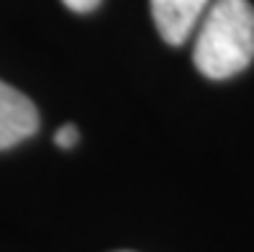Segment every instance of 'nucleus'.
I'll list each match as a JSON object with an SVG mask.
<instances>
[{"instance_id": "nucleus-2", "label": "nucleus", "mask_w": 254, "mask_h": 252, "mask_svg": "<svg viewBox=\"0 0 254 252\" xmlns=\"http://www.w3.org/2000/svg\"><path fill=\"white\" fill-rule=\"evenodd\" d=\"M159 36L167 44H183L198 28L211 0H149Z\"/></svg>"}, {"instance_id": "nucleus-1", "label": "nucleus", "mask_w": 254, "mask_h": 252, "mask_svg": "<svg viewBox=\"0 0 254 252\" xmlns=\"http://www.w3.org/2000/svg\"><path fill=\"white\" fill-rule=\"evenodd\" d=\"M254 59V5L249 0H213L198 23L192 62L211 80L239 75Z\"/></svg>"}, {"instance_id": "nucleus-5", "label": "nucleus", "mask_w": 254, "mask_h": 252, "mask_svg": "<svg viewBox=\"0 0 254 252\" xmlns=\"http://www.w3.org/2000/svg\"><path fill=\"white\" fill-rule=\"evenodd\" d=\"M62 3L74 13H90L100 5V0H62Z\"/></svg>"}, {"instance_id": "nucleus-3", "label": "nucleus", "mask_w": 254, "mask_h": 252, "mask_svg": "<svg viewBox=\"0 0 254 252\" xmlns=\"http://www.w3.org/2000/svg\"><path fill=\"white\" fill-rule=\"evenodd\" d=\"M39 129V111L21 90L0 80V150L28 139Z\"/></svg>"}, {"instance_id": "nucleus-4", "label": "nucleus", "mask_w": 254, "mask_h": 252, "mask_svg": "<svg viewBox=\"0 0 254 252\" xmlns=\"http://www.w3.org/2000/svg\"><path fill=\"white\" fill-rule=\"evenodd\" d=\"M77 142H80V129L74 126V124H64V126L57 129L54 144L59 147V150H72V147L77 144Z\"/></svg>"}]
</instances>
